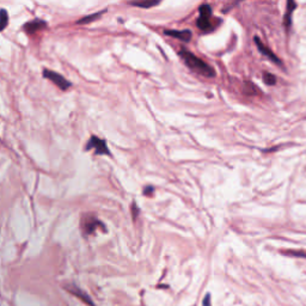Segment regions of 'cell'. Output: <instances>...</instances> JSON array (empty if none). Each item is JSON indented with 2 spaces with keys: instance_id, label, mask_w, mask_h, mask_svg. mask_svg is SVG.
<instances>
[{
  "instance_id": "7c38bea8",
  "label": "cell",
  "mask_w": 306,
  "mask_h": 306,
  "mask_svg": "<svg viewBox=\"0 0 306 306\" xmlns=\"http://www.w3.org/2000/svg\"><path fill=\"white\" fill-rule=\"evenodd\" d=\"M8 24V14L5 8L0 10V31L4 30Z\"/></svg>"
},
{
  "instance_id": "3957f363",
  "label": "cell",
  "mask_w": 306,
  "mask_h": 306,
  "mask_svg": "<svg viewBox=\"0 0 306 306\" xmlns=\"http://www.w3.org/2000/svg\"><path fill=\"white\" fill-rule=\"evenodd\" d=\"M95 150L96 154H106V156H109L110 151L107 146V142L104 140H102L98 138V136H91L89 140V142L86 144L85 150Z\"/></svg>"
},
{
  "instance_id": "7a4b0ae2",
  "label": "cell",
  "mask_w": 306,
  "mask_h": 306,
  "mask_svg": "<svg viewBox=\"0 0 306 306\" xmlns=\"http://www.w3.org/2000/svg\"><path fill=\"white\" fill-rule=\"evenodd\" d=\"M218 24H220V20L219 22H214V20L212 19L211 6L207 4L201 5L200 17H199V19L196 20L197 28H199L201 31H203V33H209V31L214 30Z\"/></svg>"
},
{
  "instance_id": "9a60e30c",
  "label": "cell",
  "mask_w": 306,
  "mask_h": 306,
  "mask_svg": "<svg viewBox=\"0 0 306 306\" xmlns=\"http://www.w3.org/2000/svg\"><path fill=\"white\" fill-rule=\"evenodd\" d=\"M284 253L291 256H296V257H302L306 258V251H303V250H299V251H294V250H290V251H285Z\"/></svg>"
},
{
  "instance_id": "8992f818",
  "label": "cell",
  "mask_w": 306,
  "mask_h": 306,
  "mask_svg": "<svg viewBox=\"0 0 306 306\" xmlns=\"http://www.w3.org/2000/svg\"><path fill=\"white\" fill-rule=\"evenodd\" d=\"M47 27V23L42 19H34L31 22H28L24 25V31L27 34H35L37 31L43 30Z\"/></svg>"
},
{
  "instance_id": "ba28073f",
  "label": "cell",
  "mask_w": 306,
  "mask_h": 306,
  "mask_svg": "<svg viewBox=\"0 0 306 306\" xmlns=\"http://www.w3.org/2000/svg\"><path fill=\"white\" fill-rule=\"evenodd\" d=\"M165 34L169 36H173L175 39H179L181 41H184V42H189L191 39V33L189 30H165Z\"/></svg>"
},
{
  "instance_id": "52a82bcc",
  "label": "cell",
  "mask_w": 306,
  "mask_h": 306,
  "mask_svg": "<svg viewBox=\"0 0 306 306\" xmlns=\"http://www.w3.org/2000/svg\"><path fill=\"white\" fill-rule=\"evenodd\" d=\"M66 290L68 291V292L71 293V294H73V296L77 297V298H79L81 302L85 303V304H87L89 306H95V304H93V303H92L91 298H90V297L87 296L85 292H83V291H81L80 288H78V287H75V286H67Z\"/></svg>"
},
{
  "instance_id": "30bf717a",
  "label": "cell",
  "mask_w": 306,
  "mask_h": 306,
  "mask_svg": "<svg viewBox=\"0 0 306 306\" xmlns=\"http://www.w3.org/2000/svg\"><path fill=\"white\" fill-rule=\"evenodd\" d=\"M97 226H101L103 227V224L101 223V221H98L97 219H90L87 220L85 223V226H84V230H85V233L86 235H91V233L95 232V230L97 229Z\"/></svg>"
},
{
  "instance_id": "6da1fadb",
  "label": "cell",
  "mask_w": 306,
  "mask_h": 306,
  "mask_svg": "<svg viewBox=\"0 0 306 306\" xmlns=\"http://www.w3.org/2000/svg\"><path fill=\"white\" fill-rule=\"evenodd\" d=\"M180 55L183 59V61L185 62V65L190 69H193L194 72H196V73L202 74L203 77L207 78H212L215 75V71L208 65V63L205 62L202 59H200V58L196 57V55L190 53V52L185 51V49H182V51L180 52Z\"/></svg>"
},
{
  "instance_id": "5bb4252c",
  "label": "cell",
  "mask_w": 306,
  "mask_h": 306,
  "mask_svg": "<svg viewBox=\"0 0 306 306\" xmlns=\"http://www.w3.org/2000/svg\"><path fill=\"white\" fill-rule=\"evenodd\" d=\"M263 80L267 85H274L276 83V77L272 73H268V72H264L263 74Z\"/></svg>"
},
{
  "instance_id": "5b68a950",
  "label": "cell",
  "mask_w": 306,
  "mask_h": 306,
  "mask_svg": "<svg viewBox=\"0 0 306 306\" xmlns=\"http://www.w3.org/2000/svg\"><path fill=\"white\" fill-rule=\"evenodd\" d=\"M253 41H255V45H256V47H257V48H258V51H260L262 54H263V55H266V57L269 58V59L272 60L273 62H275V63H276V65H282V63H281V61H280L279 58L276 57V55L274 54L273 52L270 51V49L268 48V47H267L266 45H264V43L262 42V41H261L260 39H258V37H255V39H253Z\"/></svg>"
},
{
  "instance_id": "9c48e42d",
  "label": "cell",
  "mask_w": 306,
  "mask_h": 306,
  "mask_svg": "<svg viewBox=\"0 0 306 306\" xmlns=\"http://www.w3.org/2000/svg\"><path fill=\"white\" fill-rule=\"evenodd\" d=\"M297 4L294 1H288L287 2V11L286 13H285V17H284V24H285V28L290 29L291 24H292V13L294 11V8H296Z\"/></svg>"
},
{
  "instance_id": "4fadbf2b",
  "label": "cell",
  "mask_w": 306,
  "mask_h": 306,
  "mask_svg": "<svg viewBox=\"0 0 306 306\" xmlns=\"http://www.w3.org/2000/svg\"><path fill=\"white\" fill-rule=\"evenodd\" d=\"M159 4V0L157 1V0H153V1H133L130 2V5H133V6H138V7H145V8H148V7H152V6H156V5Z\"/></svg>"
},
{
  "instance_id": "277c9868",
  "label": "cell",
  "mask_w": 306,
  "mask_h": 306,
  "mask_svg": "<svg viewBox=\"0 0 306 306\" xmlns=\"http://www.w3.org/2000/svg\"><path fill=\"white\" fill-rule=\"evenodd\" d=\"M43 75H45V78H47V79L51 80L52 83H54L55 85L61 90H67L71 87V83H69L67 79H65V78H63L61 74L57 73V72L49 71V69H45V71H43Z\"/></svg>"
},
{
  "instance_id": "8fae6325",
  "label": "cell",
  "mask_w": 306,
  "mask_h": 306,
  "mask_svg": "<svg viewBox=\"0 0 306 306\" xmlns=\"http://www.w3.org/2000/svg\"><path fill=\"white\" fill-rule=\"evenodd\" d=\"M106 11H107V10H103V11H101V12L93 13V14H91V16L83 17V18L78 20V24H86V23H91V22H93V20H95V19H97L98 17H101L102 14L106 12Z\"/></svg>"
}]
</instances>
